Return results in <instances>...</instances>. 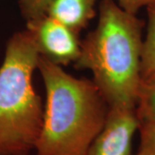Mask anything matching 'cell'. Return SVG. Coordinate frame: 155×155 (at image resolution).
Returning <instances> with one entry per match:
<instances>
[{"instance_id":"1","label":"cell","mask_w":155,"mask_h":155,"mask_svg":"<svg viewBox=\"0 0 155 155\" xmlns=\"http://www.w3.org/2000/svg\"><path fill=\"white\" fill-rule=\"evenodd\" d=\"M144 22L113 0H102L97 28L81 41L78 69H88L111 107L135 109L140 87Z\"/></svg>"},{"instance_id":"2","label":"cell","mask_w":155,"mask_h":155,"mask_svg":"<svg viewBox=\"0 0 155 155\" xmlns=\"http://www.w3.org/2000/svg\"><path fill=\"white\" fill-rule=\"evenodd\" d=\"M38 69L47 94L37 155H84L105 124L110 106L96 84L78 78L43 56Z\"/></svg>"},{"instance_id":"3","label":"cell","mask_w":155,"mask_h":155,"mask_svg":"<svg viewBox=\"0 0 155 155\" xmlns=\"http://www.w3.org/2000/svg\"><path fill=\"white\" fill-rule=\"evenodd\" d=\"M39 57L27 29L6 44L0 67V155H28L35 148L44 114L32 82Z\"/></svg>"},{"instance_id":"4","label":"cell","mask_w":155,"mask_h":155,"mask_svg":"<svg viewBox=\"0 0 155 155\" xmlns=\"http://www.w3.org/2000/svg\"><path fill=\"white\" fill-rule=\"evenodd\" d=\"M26 29L32 36L39 54L59 66L75 62L80 54L78 34L45 15L27 21Z\"/></svg>"},{"instance_id":"5","label":"cell","mask_w":155,"mask_h":155,"mask_svg":"<svg viewBox=\"0 0 155 155\" xmlns=\"http://www.w3.org/2000/svg\"><path fill=\"white\" fill-rule=\"evenodd\" d=\"M139 125L135 109L111 107L104 126L84 155H132V141Z\"/></svg>"},{"instance_id":"6","label":"cell","mask_w":155,"mask_h":155,"mask_svg":"<svg viewBox=\"0 0 155 155\" xmlns=\"http://www.w3.org/2000/svg\"><path fill=\"white\" fill-rule=\"evenodd\" d=\"M96 2L97 0H51L46 15L79 35L96 16Z\"/></svg>"},{"instance_id":"7","label":"cell","mask_w":155,"mask_h":155,"mask_svg":"<svg viewBox=\"0 0 155 155\" xmlns=\"http://www.w3.org/2000/svg\"><path fill=\"white\" fill-rule=\"evenodd\" d=\"M147 27L140 57V84L155 83V5L147 7Z\"/></svg>"},{"instance_id":"8","label":"cell","mask_w":155,"mask_h":155,"mask_svg":"<svg viewBox=\"0 0 155 155\" xmlns=\"http://www.w3.org/2000/svg\"><path fill=\"white\" fill-rule=\"evenodd\" d=\"M135 112L140 122H155V83L140 84Z\"/></svg>"},{"instance_id":"9","label":"cell","mask_w":155,"mask_h":155,"mask_svg":"<svg viewBox=\"0 0 155 155\" xmlns=\"http://www.w3.org/2000/svg\"><path fill=\"white\" fill-rule=\"evenodd\" d=\"M140 147L138 151L147 155H155V122H140Z\"/></svg>"},{"instance_id":"10","label":"cell","mask_w":155,"mask_h":155,"mask_svg":"<svg viewBox=\"0 0 155 155\" xmlns=\"http://www.w3.org/2000/svg\"><path fill=\"white\" fill-rule=\"evenodd\" d=\"M51 0H19V7L26 21L34 20L46 15Z\"/></svg>"},{"instance_id":"11","label":"cell","mask_w":155,"mask_h":155,"mask_svg":"<svg viewBox=\"0 0 155 155\" xmlns=\"http://www.w3.org/2000/svg\"><path fill=\"white\" fill-rule=\"evenodd\" d=\"M118 5L129 14L136 15L142 7L155 5V0H117Z\"/></svg>"},{"instance_id":"12","label":"cell","mask_w":155,"mask_h":155,"mask_svg":"<svg viewBox=\"0 0 155 155\" xmlns=\"http://www.w3.org/2000/svg\"><path fill=\"white\" fill-rule=\"evenodd\" d=\"M133 155V154H132ZM134 155H147V154H145L144 153H142V152H140V151H138V153H136V154H134Z\"/></svg>"}]
</instances>
